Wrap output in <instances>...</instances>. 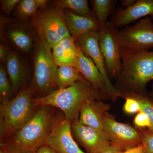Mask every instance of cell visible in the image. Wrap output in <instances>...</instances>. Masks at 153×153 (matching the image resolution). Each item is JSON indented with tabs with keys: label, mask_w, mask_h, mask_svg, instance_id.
Masks as SVG:
<instances>
[{
	"label": "cell",
	"mask_w": 153,
	"mask_h": 153,
	"mask_svg": "<svg viewBox=\"0 0 153 153\" xmlns=\"http://www.w3.org/2000/svg\"><path fill=\"white\" fill-rule=\"evenodd\" d=\"M122 67L118 76L121 91L146 95V86L153 80V51L122 47Z\"/></svg>",
	"instance_id": "1"
},
{
	"label": "cell",
	"mask_w": 153,
	"mask_h": 153,
	"mask_svg": "<svg viewBox=\"0 0 153 153\" xmlns=\"http://www.w3.org/2000/svg\"><path fill=\"white\" fill-rule=\"evenodd\" d=\"M102 94L91 85L77 82L74 85L58 88L42 97L33 98L36 107L51 105L61 109L69 121L77 120L83 105L88 100L100 98Z\"/></svg>",
	"instance_id": "2"
},
{
	"label": "cell",
	"mask_w": 153,
	"mask_h": 153,
	"mask_svg": "<svg viewBox=\"0 0 153 153\" xmlns=\"http://www.w3.org/2000/svg\"><path fill=\"white\" fill-rule=\"evenodd\" d=\"M33 91L27 88L10 101L0 105L1 140L13 136L31 118L36 107L33 101Z\"/></svg>",
	"instance_id": "3"
},
{
	"label": "cell",
	"mask_w": 153,
	"mask_h": 153,
	"mask_svg": "<svg viewBox=\"0 0 153 153\" xmlns=\"http://www.w3.org/2000/svg\"><path fill=\"white\" fill-rule=\"evenodd\" d=\"M46 106H39L30 119L13 135L9 143L31 153L46 144L52 127L50 114Z\"/></svg>",
	"instance_id": "4"
},
{
	"label": "cell",
	"mask_w": 153,
	"mask_h": 153,
	"mask_svg": "<svg viewBox=\"0 0 153 153\" xmlns=\"http://www.w3.org/2000/svg\"><path fill=\"white\" fill-rule=\"evenodd\" d=\"M33 22L39 35L52 49L62 39L70 35L65 13L57 7L46 9L36 15Z\"/></svg>",
	"instance_id": "5"
},
{
	"label": "cell",
	"mask_w": 153,
	"mask_h": 153,
	"mask_svg": "<svg viewBox=\"0 0 153 153\" xmlns=\"http://www.w3.org/2000/svg\"><path fill=\"white\" fill-rule=\"evenodd\" d=\"M39 44L34 60L33 84L36 89L46 92L55 84V76L57 66L53 57L52 49L49 47L42 36H40Z\"/></svg>",
	"instance_id": "6"
},
{
	"label": "cell",
	"mask_w": 153,
	"mask_h": 153,
	"mask_svg": "<svg viewBox=\"0 0 153 153\" xmlns=\"http://www.w3.org/2000/svg\"><path fill=\"white\" fill-rule=\"evenodd\" d=\"M118 31L110 22H107L99 31V45L109 78L118 77L121 70L122 47L118 37Z\"/></svg>",
	"instance_id": "7"
},
{
	"label": "cell",
	"mask_w": 153,
	"mask_h": 153,
	"mask_svg": "<svg viewBox=\"0 0 153 153\" xmlns=\"http://www.w3.org/2000/svg\"><path fill=\"white\" fill-rule=\"evenodd\" d=\"M150 17L140 19L134 25L118 31L122 47L137 51L153 49V22Z\"/></svg>",
	"instance_id": "8"
},
{
	"label": "cell",
	"mask_w": 153,
	"mask_h": 153,
	"mask_svg": "<svg viewBox=\"0 0 153 153\" xmlns=\"http://www.w3.org/2000/svg\"><path fill=\"white\" fill-rule=\"evenodd\" d=\"M99 32L89 31L79 37L76 41V46L84 55L93 61L98 68L104 78L108 95L113 98L123 96L122 93L118 91L111 82L99 45Z\"/></svg>",
	"instance_id": "9"
},
{
	"label": "cell",
	"mask_w": 153,
	"mask_h": 153,
	"mask_svg": "<svg viewBox=\"0 0 153 153\" xmlns=\"http://www.w3.org/2000/svg\"><path fill=\"white\" fill-rule=\"evenodd\" d=\"M104 131L111 145L124 151L142 144L141 135L131 126L118 122L107 112L103 118Z\"/></svg>",
	"instance_id": "10"
},
{
	"label": "cell",
	"mask_w": 153,
	"mask_h": 153,
	"mask_svg": "<svg viewBox=\"0 0 153 153\" xmlns=\"http://www.w3.org/2000/svg\"><path fill=\"white\" fill-rule=\"evenodd\" d=\"M70 122L65 118L52 124L46 145L57 153H85L72 137Z\"/></svg>",
	"instance_id": "11"
},
{
	"label": "cell",
	"mask_w": 153,
	"mask_h": 153,
	"mask_svg": "<svg viewBox=\"0 0 153 153\" xmlns=\"http://www.w3.org/2000/svg\"><path fill=\"white\" fill-rule=\"evenodd\" d=\"M71 129L76 139L88 153H100L111 145L104 131L83 125L79 123L78 120L73 122Z\"/></svg>",
	"instance_id": "12"
},
{
	"label": "cell",
	"mask_w": 153,
	"mask_h": 153,
	"mask_svg": "<svg viewBox=\"0 0 153 153\" xmlns=\"http://www.w3.org/2000/svg\"><path fill=\"white\" fill-rule=\"evenodd\" d=\"M146 17L153 21V0H137L128 8H117L110 22L118 29Z\"/></svg>",
	"instance_id": "13"
},
{
	"label": "cell",
	"mask_w": 153,
	"mask_h": 153,
	"mask_svg": "<svg viewBox=\"0 0 153 153\" xmlns=\"http://www.w3.org/2000/svg\"><path fill=\"white\" fill-rule=\"evenodd\" d=\"M108 108V105L101 101L95 99L88 100L81 108L78 121L83 125L104 131L103 118Z\"/></svg>",
	"instance_id": "14"
},
{
	"label": "cell",
	"mask_w": 153,
	"mask_h": 153,
	"mask_svg": "<svg viewBox=\"0 0 153 153\" xmlns=\"http://www.w3.org/2000/svg\"><path fill=\"white\" fill-rule=\"evenodd\" d=\"M52 49V55L57 66H73L78 70V47L71 35L62 39Z\"/></svg>",
	"instance_id": "15"
},
{
	"label": "cell",
	"mask_w": 153,
	"mask_h": 153,
	"mask_svg": "<svg viewBox=\"0 0 153 153\" xmlns=\"http://www.w3.org/2000/svg\"><path fill=\"white\" fill-rule=\"evenodd\" d=\"M5 29V36L14 47L25 53L31 51L34 38L31 30L27 26L22 23H10Z\"/></svg>",
	"instance_id": "16"
},
{
	"label": "cell",
	"mask_w": 153,
	"mask_h": 153,
	"mask_svg": "<svg viewBox=\"0 0 153 153\" xmlns=\"http://www.w3.org/2000/svg\"><path fill=\"white\" fill-rule=\"evenodd\" d=\"M78 69L94 88L102 94H108L103 76L91 59L86 57L78 47Z\"/></svg>",
	"instance_id": "17"
},
{
	"label": "cell",
	"mask_w": 153,
	"mask_h": 153,
	"mask_svg": "<svg viewBox=\"0 0 153 153\" xmlns=\"http://www.w3.org/2000/svg\"><path fill=\"white\" fill-rule=\"evenodd\" d=\"M66 24L70 35L75 42L80 36L91 31L99 32L98 24L95 18L79 16L71 11L65 13Z\"/></svg>",
	"instance_id": "18"
},
{
	"label": "cell",
	"mask_w": 153,
	"mask_h": 153,
	"mask_svg": "<svg viewBox=\"0 0 153 153\" xmlns=\"http://www.w3.org/2000/svg\"><path fill=\"white\" fill-rule=\"evenodd\" d=\"M6 69L14 90H17L23 84L26 74L25 64L19 55L11 52L6 61Z\"/></svg>",
	"instance_id": "19"
},
{
	"label": "cell",
	"mask_w": 153,
	"mask_h": 153,
	"mask_svg": "<svg viewBox=\"0 0 153 153\" xmlns=\"http://www.w3.org/2000/svg\"><path fill=\"white\" fill-rule=\"evenodd\" d=\"M81 82L91 85L79 70L73 66H65L58 67L55 76V85L58 88H65Z\"/></svg>",
	"instance_id": "20"
},
{
	"label": "cell",
	"mask_w": 153,
	"mask_h": 153,
	"mask_svg": "<svg viewBox=\"0 0 153 153\" xmlns=\"http://www.w3.org/2000/svg\"><path fill=\"white\" fill-rule=\"evenodd\" d=\"M93 3L95 19L98 24L99 31L107 23V19L109 16L113 7L116 1L113 0H94Z\"/></svg>",
	"instance_id": "21"
},
{
	"label": "cell",
	"mask_w": 153,
	"mask_h": 153,
	"mask_svg": "<svg viewBox=\"0 0 153 153\" xmlns=\"http://www.w3.org/2000/svg\"><path fill=\"white\" fill-rule=\"evenodd\" d=\"M57 7L68 9L79 16L94 18L92 16L87 0H60L55 1Z\"/></svg>",
	"instance_id": "22"
},
{
	"label": "cell",
	"mask_w": 153,
	"mask_h": 153,
	"mask_svg": "<svg viewBox=\"0 0 153 153\" xmlns=\"http://www.w3.org/2000/svg\"><path fill=\"white\" fill-rule=\"evenodd\" d=\"M48 2L46 0H22L19 4L18 14L22 19H27L36 15L39 9L45 7Z\"/></svg>",
	"instance_id": "23"
},
{
	"label": "cell",
	"mask_w": 153,
	"mask_h": 153,
	"mask_svg": "<svg viewBox=\"0 0 153 153\" xmlns=\"http://www.w3.org/2000/svg\"><path fill=\"white\" fill-rule=\"evenodd\" d=\"M135 98L139 103L141 111L147 114L150 122L151 126L148 130L153 133V100L146 95L132 92H126Z\"/></svg>",
	"instance_id": "24"
},
{
	"label": "cell",
	"mask_w": 153,
	"mask_h": 153,
	"mask_svg": "<svg viewBox=\"0 0 153 153\" xmlns=\"http://www.w3.org/2000/svg\"><path fill=\"white\" fill-rule=\"evenodd\" d=\"M7 69L3 65L0 67V100L1 103L11 100V89Z\"/></svg>",
	"instance_id": "25"
},
{
	"label": "cell",
	"mask_w": 153,
	"mask_h": 153,
	"mask_svg": "<svg viewBox=\"0 0 153 153\" xmlns=\"http://www.w3.org/2000/svg\"><path fill=\"white\" fill-rule=\"evenodd\" d=\"M122 94L126 97L124 106L125 111L128 114H134L139 112L141 111L140 107L137 100L127 92H124Z\"/></svg>",
	"instance_id": "26"
},
{
	"label": "cell",
	"mask_w": 153,
	"mask_h": 153,
	"mask_svg": "<svg viewBox=\"0 0 153 153\" xmlns=\"http://www.w3.org/2000/svg\"><path fill=\"white\" fill-rule=\"evenodd\" d=\"M139 131L143 146V153H153V133L149 130L140 129Z\"/></svg>",
	"instance_id": "27"
},
{
	"label": "cell",
	"mask_w": 153,
	"mask_h": 153,
	"mask_svg": "<svg viewBox=\"0 0 153 153\" xmlns=\"http://www.w3.org/2000/svg\"><path fill=\"white\" fill-rule=\"evenodd\" d=\"M0 153H31L12 143H1Z\"/></svg>",
	"instance_id": "28"
},
{
	"label": "cell",
	"mask_w": 153,
	"mask_h": 153,
	"mask_svg": "<svg viewBox=\"0 0 153 153\" xmlns=\"http://www.w3.org/2000/svg\"><path fill=\"white\" fill-rule=\"evenodd\" d=\"M134 123L139 128H147L151 126L150 122L146 114L140 111L136 116L134 119Z\"/></svg>",
	"instance_id": "29"
},
{
	"label": "cell",
	"mask_w": 153,
	"mask_h": 153,
	"mask_svg": "<svg viewBox=\"0 0 153 153\" xmlns=\"http://www.w3.org/2000/svg\"><path fill=\"white\" fill-rule=\"evenodd\" d=\"M19 0H2L1 1L3 10L7 13L10 14L17 5L20 3Z\"/></svg>",
	"instance_id": "30"
},
{
	"label": "cell",
	"mask_w": 153,
	"mask_h": 153,
	"mask_svg": "<svg viewBox=\"0 0 153 153\" xmlns=\"http://www.w3.org/2000/svg\"><path fill=\"white\" fill-rule=\"evenodd\" d=\"M11 52L4 46L0 45V59L3 62H6Z\"/></svg>",
	"instance_id": "31"
},
{
	"label": "cell",
	"mask_w": 153,
	"mask_h": 153,
	"mask_svg": "<svg viewBox=\"0 0 153 153\" xmlns=\"http://www.w3.org/2000/svg\"><path fill=\"white\" fill-rule=\"evenodd\" d=\"M123 152L120 148L111 145L100 153H120Z\"/></svg>",
	"instance_id": "32"
},
{
	"label": "cell",
	"mask_w": 153,
	"mask_h": 153,
	"mask_svg": "<svg viewBox=\"0 0 153 153\" xmlns=\"http://www.w3.org/2000/svg\"><path fill=\"white\" fill-rule=\"evenodd\" d=\"M34 153H57L52 148L47 145L41 146Z\"/></svg>",
	"instance_id": "33"
},
{
	"label": "cell",
	"mask_w": 153,
	"mask_h": 153,
	"mask_svg": "<svg viewBox=\"0 0 153 153\" xmlns=\"http://www.w3.org/2000/svg\"><path fill=\"white\" fill-rule=\"evenodd\" d=\"M143 144H141L135 147L123 151L120 153H143Z\"/></svg>",
	"instance_id": "34"
},
{
	"label": "cell",
	"mask_w": 153,
	"mask_h": 153,
	"mask_svg": "<svg viewBox=\"0 0 153 153\" xmlns=\"http://www.w3.org/2000/svg\"><path fill=\"white\" fill-rule=\"evenodd\" d=\"M122 8L123 9L128 8L133 5L136 3V0H122L121 1Z\"/></svg>",
	"instance_id": "35"
},
{
	"label": "cell",
	"mask_w": 153,
	"mask_h": 153,
	"mask_svg": "<svg viewBox=\"0 0 153 153\" xmlns=\"http://www.w3.org/2000/svg\"><path fill=\"white\" fill-rule=\"evenodd\" d=\"M152 95L153 96V91H152Z\"/></svg>",
	"instance_id": "36"
}]
</instances>
